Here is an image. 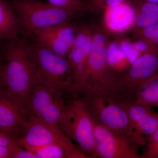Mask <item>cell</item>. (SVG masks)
<instances>
[{
    "instance_id": "obj_1",
    "label": "cell",
    "mask_w": 158,
    "mask_h": 158,
    "mask_svg": "<svg viewBox=\"0 0 158 158\" xmlns=\"http://www.w3.org/2000/svg\"><path fill=\"white\" fill-rule=\"evenodd\" d=\"M4 93L17 106L25 118L28 117V103L35 77L34 59L19 40L9 41L6 62L2 66Z\"/></svg>"
},
{
    "instance_id": "obj_2",
    "label": "cell",
    "mask_w": 158,
    "mask_h": 158,
    "mask_svg": "<svg viewBox=\"0 0 158 158\" xmlns=\"http://www.w3.org/2000/svg\"><path fill=\"white\" fill-rule=\"evenodd\" d=\"M110 38L104 27L93 26L90 54L83 77L75 88L78 94H92L113 98L116 73L109 65L107 49Z\"/></svg>"
},
{
    "instance_id": "obj_3",
    "label": "cell",
    "mask_w": 158,
    "mask_h": 158,
    "mask_svg": "<svg viewBox=\"0 0 158 158\" xmlns=\"http://www.w3.org/2000/svg\"><path fill=\"white\" fill-rule=\"evenodd\" d=\"M16 12L20 27L27 34L70 21L80 12L39 0H7Z\"/></svg>"
},
{
    "instance_id": "obj_4",
    "label": "cell",
    "mask_w": 158,
    "mask_h": 158,
    "mask_svg": "<svg viewBox=\"0 0 158 158\" xmlns=\"http://www.w3.org/2000/svg\"><path fill=\"white\" fill-rule=\"evenodd\" d=\"M61 122V129L78 144L89 158H98L94 140V123L83 98L77 94L69 96Z\"/></svg>"
},
{
    "instance_id": "obj_5",
    "label": "cell",
    "mask_w": 158,
    "mask_h": 158,
    "mask_svg": "<svg viewBox=\"0 0 158 158\" xmlns=\"http://www.w3.org/2000/svg\"><path fill=\"white\" fill-rule=\"evenodd\" d=\"M31 54L39 81L64 96L75 93L73 74L66 58L38 44Z\"/></svg>"
},
{
    "instance_id": "obj_6",
    "label": "cell",
    "mask_w": 158,
    "mask_h": 158,
    "mask_svg": "<svg viewBox=\"0 0 158 158\" xmlns=\"http://www.w3.org/2000/svg\"><path fill=\"white\" fill-rule=\"evenodd\" d=\"M158 76V53L142 55L128 68L116 74L113 98L134 101L142 88Z\"/></svg>"
},
{
    "instance_id": "obj_7",
    "label": "cell",
    "mask_w": 158,
    "mask_h": 158,
    "mask_svg": "<svg viewBox=\"0 0 158 158\" xmlns=\"http://www.w3.org/2000/svg\"><path fill=\"white\" fill-rule=\"evenodd\" d=\"M79 95L85 101L94 122L109 129L127 134L141 147L127 113L118 101L92 94Z\"/></svg>"
},
{
    "instance_id": "obj_8",
    "label": "cell",
    "mask_w": 158,
    "mask_h": 158,
    "mask_svg": "<svg viewBox=\"0 0 158 158\" xmlns=\"http://www.w3.org/2000/svg\"><path fill=\"white\" fill-rule=\"evenodd\" d=\"M62 93L52 89L35 77L28 103L30 115L61 129L66 101Z\"/></svg>"
},
{
    "instance_id": "obj_9",
    "label": "cell",
    "mask_w": 158,
    "mask_h": 158,
    "mask_svg": "<svg viewBox=\"0 0 158 158\" xmlns=\"http://www.w3.org/2000/svg\"><path fill=\"white\" fill-rule=\"evenodd\" d=\"M97 153L100 158H142L139 144L124 133L94 122Z\"/></svg>"
},
{
    "instance_id": "obj_10",
    "label": "cell",
    "mask_w": 158,
    "mask_h": 158,
    "mask_svg": "<svg viewBox=\"0 0 158 158\" xmlns=\"http://www.w3.org/2000/svg\"><path fill=\"white\" fill-rule=\"evenodd\" d=\"M17 143L26 149L52 143L75 146L72 139L62 130L31 115L24 122Z\"/></svg>"
},
{
    "instance_id": "obj_11",
    "label": "cell",
    "mask_w": 158,
    "mask_h": 158,
    "mask_svg": "<svg viewBox=\"0 0 158 158\" xmlns=\"http://www.w3.org/2000/svg\"><path fill=\"white\" fill-rule=\"evenodd\" d=\"M78 26L70 21L37 31L38 45L66 58L75 40Z\"/></svg>"
},
{
    "instance_id": "obj_12",
    "label": "cell",
    "mask_w": 158,
    "mask_h": 158,
    "mask_svg": "<svg viewBox=\"0 0 158 158\" xmlns=\"http://www.w3.org/2000/svg\"><path fill=\"white\" fill-rule=\"evenodd\" d=\"M126 111L133 130L141 146L146 145L147 139L158 125V113L152 107L138 103L134 101H119Z\"/></svg>"
},
{
    "instance_id": "obj_13",
    "label": "cell",
    "mask_w": 158,
    "mask_h": 158,
    "mask_svg": "<svg viewBox=\"0 0 158 158\" xmlns=\"http://www.w3.org/2000/svg\"><path fill=\"white\" fill-rule=\"evenodd\" d=\"M93 33V26H78L75 40L66 57L74 79V90L86 70Z\"/></svg>"
},
{
    "instance_id": "obj_14",
    "label": "cell",
    "mask_w": 158,
    "mask_h": 158,
    "mask_svg": "<svg viewBox=\"0 0 158 158\" xmlns=\"http://www.w3.org/2000/svg\"><path fill=\"white\" fill-rule=\"evenodd\" d=\"M104 28L108 34L119 35L133 30L136 13L131 1L104 10Z\"/></svg>"
},
{
    "instance_id": "obj_15",
    "label": "cell",
    "mask_w": 158,
    "mask_h": 158,
    "mask_svg": "<svg viewBox=\"0 0 158 158\" xmlns=\"http://www.w3.org/2000/svg\"><path fill=\"white\" fill-rule=\"evenodd\" d=\"M26 118L14 103L0 93V131L18 139Z\"/></svg>"
},
{
    "instance_id": "obj_16",
    "label": "cell",
    "mask_w": 158,
    "mask_h": 158,
    "mask_svg": "<svg viewBox=\"0 0 158 158\" xmlns=\"http://www.w3.org/2000/svg\"><path fill=\"white\" fill-rule=\"evenodd\" d=\"M20 25L14 8L7 0H0V41L18 40Z\"/></svg>"
},
{
    "instance_id": "obj_17",
    "label": "cell",
    "mask_w": 158,
    "mask_h": 158,
    "mask_svg": "<svg viewBox=\"0 0 158 158\" xmlns=\"http://www.w3.org/2000/svg\"><path fill=\"white\" fill-rule=\"evenodd\" d=\"M131 1L135 10L134 29L143 28L158 22V4L139 0Z\"/></svg>"
},
{
    "instance_id": "obj_18",
    "label": "cell",
    "mask_w": 158,
    "mask_h": 158,
    "mask_svg": "<svg viewBox=\"0 0 158 158\" xmlns=\"http://www.w3.org/2000/svg\"><path fill=\"white\" fill-rule=\"evenodd\" d=\"M107 55L110 68L116 73L122 72L131 65L116 39H110L108 44Z\"/></svg>"
},
{
    "instance_id": "obj_19",
    "label": "cell",
    "mask_w": 158,
    "mask_h": 158,
    "mask_svg": "<svg viewBox=\"0 0 158 158\" xmlns=\"http://www.w3.org/2000/svg\"><path fill=\"white\" fill-rule=\"evenodd\" d=\"M134 101L151 107H158V76L141 89Z\"/></svg>"
},
{
    "instance_id": "obj_20",
    "label": "cell",
    "mask_w": 158,
    "mask_h": 158,
    "mask_svg": "<svg viewBox=\"0 0 158 158\" xmlns=\"http://www.w3.org/2000/svg\"><path fill=\"white\" fill-rule=\"evenodd\" d=\"M51 5L82 13L93 11L90 4L83 0H46Z\"/></svg>"
},
{
    "instance_id": "obj_21",
    "label": "cell",
    "mask_w": 158,
    "mask_h": 158,
    "mask_svg": "<svg viewBox=\"0 0 158 158\" xmlns=\"http://www.w3.org/2000/svg\"><path fill=\"white\" fill-rule=\"evenodd\" d=\"M132 31L135 38L145 40L158 48V22L143 28L134 29Z\"/></svg>"
},
{
    "instance_id": "obj_22",
    "label": "cell",
    "mask_w": 158,
    "mask_h": 158,
    "mask_svg": "<svg viewBox=\"0 0 158 158\" xmlns=\"http://www.w3.org/2000/svg\"><path fill=\"white\" fill-rule=\"evenodd\" d=\"M116 39L131 65L140 57L134 46L133 41L124 37H118Z\"/></svg>"
},
{
    "instance_id": "obj_23",
    "label": "cell",
    "mask_w": 158,
    "mask_h": 158,
    "mask_svg": "<svg viewBox=\"0 0 158 158\" xmlns=\"http://www.w3.org/2000/svg\"><path fill=\"white\" fill-rule=\"evenodd\" d=\"M145 146V152L141 156L142 158H158V125L152 135L148 137Z\"/></svg>"
},
{
    "instance_id": "obj_24",
    "label": "cell",
    "mask_w": 158,
    "mask_h": 158,
    "mask_svg": "<svg viewBox=\"0 0 158 158\" xmlns=\"http://www.w3.org/2000/svg\"><path fill=\"white\" fill-rule=\"evenodd\" d=\"M133 44L139 54V56L148 53H158V48L142 38H136Z\"/></svg>"
},
{
    "instance_id": "obj_25",
    "label": "cell",
    "mask_w": 158,
    "mask_h": 158,
    "mask_svg": "<svg viewBox=\"0 0 158 158\" xmlns=\"http://www.w3.org/2000/svg\"><path fill=\"white\" fill-rule=\"evenodd\" d=\"M131 0H87L93 11L104 10L106 8L118 6Z\"/></svg>"
},
{
    "instance_id": "obj_26",
    "label": "cell",
    "mask_w": 158,
    "mask_h": 158,
    "mask_svg": "<svg viewBox=\"0 0 158 158\" xmlns=\"http://www.w3.org/2000/svg\"><path fill=\"white\" fill-rule=\"evenodd\" d=\"M11 158H37L36 156L28 150L21 147L18 144L15 146Z\"/></svg>"
},
{
    "instance_id": "obj_27",
    "label": "cell",
    "mask_w": 158,
    "mask_h": 158,
    "mask_svg": "<svg viewBox=\"0 0 158 158\" xmlns=\"http://www.w3.org/2000/svg\"><path fill=\"white\" fill-rule=\"evenodd\" d=\"M17 143V139L0 131V147H10Z\"/></svg>"
},
{
    "instance_id": "obj_28",
    "label": "cell",
    "mask_w": 158,
    "mask_h": 158,
    "mask_svg": "<svg viewBox=\"0 0 158 158\" xmlns=\"http://www.w3.org/2000/svg\"><path fill=\"white\" fill-rule=\"evenodd\" d=\"M17 144L10 147H0V158H11L15 146Z\"/></svg>"
},
{
    "instance_id": "obj_29",
    "label": "cell",
    "mask_w": 158,
    "mask_h": 158,
    "mask_svg": "<svg viewBox=\"0 0 158 158\" xmlns=\"http://www.w3.org/2000/svg\"><path fill=\"white\" fill-rule=\"evenodd\" d=\"M2 66L0 65V93L4 91V85H3L2 79Z\"/></svg>"
},
{
    "instance_id": "obj_30",
    "label": "cell",
    "mask_w": 158,
    "mask_h": 158,
    "mask_svg": "<svg viewBox=\"0 0 158 158\" xmlns=\"http://www.w3.org/2000/svg\"><path fill=\"white\" fill-rule=\"evenodd\" d=\"M139 1H144V2H149L155 4H158V0H139Z\"/></svg>"
},
{
    "instance_id": "obj_31",
    "label": "cell",
    "mask_w": 158,
    "mask_h": 158,
    "mask_svg": "<svg viewBox=\"0 0 158 158\" xmlns=\"http://www.w3.org/2000/svg\"></svg>"
}]
</instances>
